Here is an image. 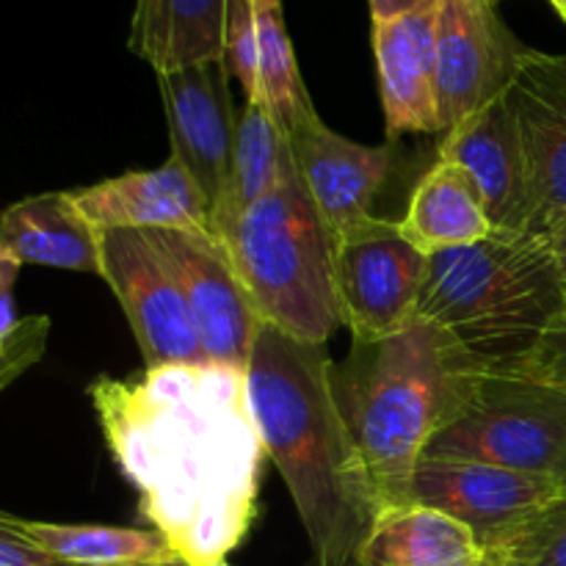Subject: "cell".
Listing matches in <instances>:
<instances>
[{"mask_svg":"<svg viewBox=\"0 0 566 566\" xmlns=\"http://www.w3.org/2000/svg\"><path fill=\"white\" fill-rule=\"evenodd\" d=\"M99 276L119 298L147 368L208 363L166 260L144 230H99Z\"/></svg>","mask_w":566,"mask_h":566,"instance_id":"30bf717a","label":"cell"},{"mask_svg":"<svg viewBox=\"0 0 566 566\" xmlns=\"http://www.w3.org/2000/svg\"><path fill=\"white\" fill-rule=\"evenodd\" d=\"M17 528L44 553L72 566H130L180 562L164 534L155 528L116 525H70L14 517Z\"/></svg>","mask_w":566,"mask_h":566,"instance_id":"7402d4cb","label":"cell"},{"mask_svg":"<svg viewBox=\"0 0 566 566\" xmlns=\"http://www.w3.org/2000/svg\"><path fill=\"white\" fill-rule=\"evenodd\" d=\"M484 556L473 531L437 509H385L376 517L359 566H473Z\"/></svg>","mask_w":566,"mask_h":566,"instance_id":"ffe728a7","label":"cell"},{"mask_svg":"<svg viewBox=\"0 0 566 566\" xmlns=\"http://www.w3.org/2000/svg\"><path fill=\"white\" fill-rule=\"evenodd\" d=\"M293 160L329 224L332 235H343L370 216V205L387 186L392 171V147H365L329 130L321 116L304 122L287 136Z\"/></svg>","mask_w":566,"mask_h":566,"instance_id":"9a60e30c","label":"cell"},{"mask_svg":"<svg viewBox=\"0 0 566 566\" xmlns=\"http://www.w3.org/2000/svg\"><path fill=\"white\" fill-rule=\"evenodd\" d=\"M566 310L545 235L492 232L473 247L431 254L418 321L448 343L462 376L523 374L553 321Z\"/></svg>","mask_w":566,"mask_h":566,"instance_id":"3957f363","label":"cell"},{"mask_svg":"<svg viewBox=\"0 0 566 566\" xmlns=\"http://www.w3.org/2000/svg\"><path fill=\"white\" fill-rule=\"evenodd\" d=\"M263 324L326 346L340 326L335 235L315 208L296 160L280 186L219 232Z\"/></svg>","mask_w":566,"mask_h":566,"instance_id":"5b68a950","label":"cell"},{"mask_svg":"<svg viewBox=\"0 0 566 566\" xmlns=\"http://www.w3.org/2000/svg\"><path fill=\"white\" fill-rule=\"evenodd\" d=\"M22 263L17 258H11L6 249H0V343L17 329L20 318H17L14 307V282L20 276Z\"/></svg>","mask_w":566,"mask_h":566,"instance_id":"f546056e","label":"cell"},{"mask_svg":"<svg viewBox=\"0 0 566 566\" xmlns=\"http://www.w3.org/2000/svg\"><path fill=\"white\" fill-rule=\"evenodd\" d=\"M94 230H210V202L191 171L169 155L158 169L125 171L70 191Z\"/></svg>","mask_w":566,"mask_h":566,"instance_id":"2e32d148","label":"cell"},{"mask_svg":"<svg viewBox=\"0 0 566 566\" xmlns=\"http://www.w3.org/2000/svg\"><path fill=\"white\" fill-rule=\"evenodd\" d=\"M324 346L263 324L247 365L265 457L291 490L315 566H359L381 514L368 468L343 418Z\"/></svg>","mask_w":566,"mask_h":566,"instance_id":"7a4b0ae2","label":"cell"},{"mask_svg":"<svg viewBox=\"0 0 566 566\" xmlns=\"http://www.w3.org/2000/svg\"><path fill=\"white\" fill-rule=\"evenodd\" d=\"M420 459L495 464L566 486V396L528 374L462 376Z\"/></svg>","mask_w":566,"mask_h":566,"instance_id":"8992f818","label":"cell"},{"mask_svg":"<svg viewBox=\"0 0 566 566\" xmlns=\"http://www.w3.org/2000/svg\"><path fill=\"white\" fill-rule=\"evenodd\" d=\"M144 232L180 285L205 359L247 370L263 318L224 241L210 230Z\"/></svg>","mask_w":566,"mask_h":566,"instance_id":"ba28073f","label":"cell"},{"mask_svg":"<svg viewBox=\"0 0 566 566\" xmlns=\"http://www.w3.org/2000/svg\"><path fill=\"white\" fill-rule=\"evenodd\" d=\"M224 61L158 72L160 97L169 122L171 155L191 171L210 202V227L224 208L232 180L238 119L227 88Z\"/></svg>","mask_w":566,"mask_h":566,"instance_id":"8fae6325","label":"cell"},{"mask_svg":"<svg viewBox=\"0 0 566 566\" xmlns=\"http://www.w3.org/2000/svg\"><path fill=\"white\" fill-rule=\"evenodd\" d=\"M437 14L440 0H431L392 20H374V53L390 138L442 133L434 88Z\"/></svg>","mask_w":566,"mask_h":566,"instance_id":"e0dca14e","label":"cell"},{"mask_svg":"<svg viewBox=\"0 0 566 566\" xmlns=\"http://www.w3.org/2000/svg\"><path fill=\"white\" fill-rule=\"evenodd\" d=\"M258 99L252 103H263L280 122L285 136H291L318 114L298 75L291 36L282 22V9L258 11Z\"/></svg>","mask_w":566,"mask_h":566,"instance_id":"cb8c5ba5","label":"cell"},{"mask_svg":"<svg viewBox=\"0 0 566 566\" xmlns=\"http://www.w3.org/2000/svg\"><path fill=\"white\" fill-rule=\"evenodd\" d=\"M562 495V481L481 462L420 459L412 479V503L468 525L484 551Z\"/></svg>","mask_w":566,"mask_h":566,"instance_id":"7c38bea8","label":"cell"},{"mask_svg":"<svg viewBox=\"0 0 566 566\" xmlns=\"http://www.w3.org/2000/svg\"><path fill=\"white\" fill-rule=\"evenodd\" d=\"M506 97L528 166L531 232L545 235L566 213V53L528 48Z\"/></svg>","mask_w":566,"mask_h":566,"instance_id":"4fadbf2b","label":"cell"},{"mask_svg":"<svg viewBox=\"0 0 566 566\" xmlns=\"http://www.w3.org/2000/svg\"><path fill=\"white\" fill-rule=\"evenodd\" d=\"M545 238H547V243H551V249H553V258H556L558 274H562L564 293H566V213L556 221V224L551 227V230L545 232Z\"/></svg>","mask_w":566,"mask_h":566,"instance_id":"1f68e13d","label":"cell"},{"mask_svg":"<svg viewBox=\"0 0 566 566\" xmlns=\"http://www.w3.org/2000/svg\"><path fill=\"white\" fill-rule=\"evenodd\" d=\"M0 346H3V343H0Z\"/></svg>","mask_w":566,"mask_h":566,"instance_id":"f35d334b","label":"cell"},{"mask_svg":"<svg viewBox=\"0 0 566 566\" xmlns=\"http://www.w3.org/2000/svg\"><path fill=\"white\" fill-rule=\"evenodd\" d=\"M0 566H72L33 545L14 523V514L0 512Z\"/></svg>","mask_w":566,"mask_h":566,"instance_id":"f1b7e54d","label":"cell"},{"mask_svg":"<svg viewBox=\"0 0 566 566\" xmlns=\"http://www.w3.org/2000/svg\"><path fill=\"white\" fill-rule=\"evenodd\" d=\"M429 263L390 219L368 216L335 238L337 307L354 343L385 340L418 318Z\"/></svg>","mask_w":566,"mask_h":566,"instance_id":"52a82bcc","label":"cell"},{"mask_svg":"<svg viewBox=\"0 0 566 566\" xmlns=\"http://www.w3.org/2000/svg\"><path fill=\"white\" fill-rule=\"evenodd\" d=\"M490 3H497V0H490Z\"/></svg>","mask_w":566,"mask_h":566,"instance_id":"74e56055","label":"cell"},{"mask_svg":"<svg viewBox=\"0 0 566 566\" xmlns=\"http://www.w3.org/2000/svg\"><path fill=\"white\" fill-rule=\"evenodd\" d=\"M423 3H431V0H368L370 20H392V17L420 9Z\"/></svg>","mask_w":566,"mask_h":566,"instance_id":"4dcf8cb0","label":"cell"},{"mask_svg":"<svg viewBox=\"0 0 566 566\" xmlns=\"http://www.w3.org/2000/svg\"><path fill=\"white\" fill-rule=\"evenodd\" d=\"M523 374L551 385L566 396V310L551 324V329L536 343L534 354L525 363Z\"/></svg>","mask_w":566,"mask_h":566,"instance_id":"83f0119b","label":"cell"},{"mask_svg":"<svg viewBox=\"0 0 566 566\" xmlns=\"http://www.w3.org/2000/svg\"><path fill=\"white\" fill-rule=\"evenodd\" d=\"M551 6L562 14V20H566V0H551Z\"/></svg>","mask_w":566,"mask_h":566,"instance_id":"e575fe53","label":"cell"},{"mask_svg":"<svg viewBox=\"0 0 566 566\" xmlns=\"http://www.w3.org/2000/svg\"><path fill=\"white\" fill-rule=\"evenodd\" d=\"M462 374L448 343L426 321L376 343H354L332 368L337 407L352 429L385 509L412 503L420 457L446 420Z\"/></svg>","mask_w":566,"mask_h":566,"instance_id":"277c9868","label":"cell"},{"mask_svg":"<svg viewBox=\"0 0 566 566\" xmlns=\"http://www.w3.org/2000/svg\"><path fill=\"white\" fill-rule=\"evenodd\" d=\"M88 398L149 528L188 566L227 562L258 514L265 457L247 370L160 365L130 379L97 376Z\"/></svg>","mask_w":566,"mask_h":566,"instance_id":"6da1fadb","label":"cell"},{"mask_svg":"<svg viewBox=\"0 0 566 566\" xmlns=\"http://www.w3.org/2000/svg\"><path fill=\"white\" fill-rule=\"evenodd\" d=\"M227 0H136L127 50L158 72L224 61Z\"/></svg>","mask_w":566,"mask_h":566,"instance_id":"d6986e66","label":"cell"},{"mask_svg":"<svg viewBox=\"0 0 566 566\" xmlns=\"http://www.w3.org/2000/svg\"><path fill=\"white\" fill-rule=\"evenodd\" d=\"M254 11H271V9H282L280 0H252Z\"/></svg>","mask_w":566,"mask_h":566,"instance_id":"836d02e7","label":"cell"},{"mask_svg":"<svg viewBox=\"0 0 566 566\" xmlns=\"http://www.w3.org/2000/svg\"><path fill=\"white\" fill-rule=\"evenodd\" d=\"M525 48L490 0H440L437 14V116L448 133L512 88Z\"/></svg>","mask_w":566,"mask_h":566,"instance_id":"9c48e42d","label":"cell"},{"mask_svg":"<svg viewBox=\"0 0 566 566\" xmlns=\"http://www.w3.org/2000/svg\"><path fill=\"white\" fill-rule=\"evenodd\" d=\"M437 160L459 166L470 177L495 232H531L528 166L506 94L442 133Z\"/></svg>","mask_w":566,"mask_h":566,"instance_id":"5bb4252c","label":"cell"},{"mask_svg":"<svg viewBox=\"0 0 566 566\" xmlns=\"http://www.w3.org/2000/svg\"><path fill=\"white\" fill-rule=\"evenodd\" d=\"M398 224L429 258L448 249L473 247L495 232L470 177L446 160H437L415 186L407 216Z\"/></svg>","mask_w":566,"mask_h":566,"instance_id":"44dd1931","label":"cell"},{"mask_svg":"<svg viewBox=\"0 0 566 566\" xmlns=\"http://www.w3.org/2000/svg\"><path fill=\"white\" fill-rule=\"evenodd\" d=\"M490 553L509 566H566V495L523 520Z\"/></svg>","mask_w":566,"mask_h":566,"instance_id":"d4e9b609","label":"cell"},{"mask_svg":"<svg viewBox=\"0 0 566 566\" xmlns=\"http://www.w3.org/2000/svg\"><path fill=\"white\" fill-rule=\"evenodd\" d=\"M213 566H230L227 562H221V564H213Z\"/></svg>","mask_w":566,"mask_h":566,"instance_id":"8d00e7d4","label":"cell"},{"mask_svg":"<svg viewBox=\"0 0 566 566\" xmlns=\"http://www.w3.org/2000/svg\"><path fill=\"white\" fill-rule=\"evenodd\" d=\"M0 249L22 265L99 276V230L72 202L70 191L25 197L0 213Z\"/></svg>","mask_w":566,"mask_h":566,"instance_id":"ac0fdd59","label":"cell"},{"mask_svg":"<svg viewBox=\"0 0 566 566\" xmlns=\"http://www.w3.org/2000/svg\"><path fill=\"white\" fill-rule=\"evenodd\" d=\"M48 337V315H28V318H20L17 329L0 346V396L44 357Z\"/></svg>","mask_w":566,"mask_h":566,"instance_id":"4316f807","label":"cell"},{"mask_svg":"<svg viewBox=\"0 0 566 566\" xmlns=\"http://www.w3.org/2000/svg\"><path fill=\"white\" fill-rule=\"evenodd\" d=\"M258 11L252 0H227L224 64L241 81L247 99H258Z\"/></svg>","mask_w":566,"mask_h":566,"instance_id":"484cf974","label":"cell"},{"mask_svg":"<svg viewBox=\"0 0 566 566\" xmlns=\"http://www.w3.org/2000/svg\"><path fill=\"white\" fill-rule=\"evenodd\" d=\"M473 566H509L506 562H503V558H497L495 553H490V551H484V556L479 558V562H475Z\"/></svg>","mask_w":566,"mask_h":566,"instance_id":"d6a6232c","label":"cell"},{"mask_svg":"<svg viewBox=\"0 0 566 566\" xmlns=\"http://www.w3.org/2000/svg\"><path fill=\"white\" fill-rule=\"evenodd\" d=\"M293 166L291 142L280 122L271 116L263 103L247 99V108L238 116L235 155H232V180L224 208L213 219V232L219 235L227 224L238 219L247 208L269 197L287 169Z\"/></svg>","mask_w":566,"mask_h":566,"instance_id":"603a6c76","label":"cell"},{"mask_svg":"<svg viewBox=\"0 0 566 566\" xmlns=\"http://www.w3.org/2000/svg\"><path fill=\"white\" fill-rule=\"evenodd\" d=\"M130 566H188L186 562H169V564H130Z\"/></svg>","mask_w":566,"mask_h":566,"instance_id":"d590c367","label":"cell"}]
</instances>
